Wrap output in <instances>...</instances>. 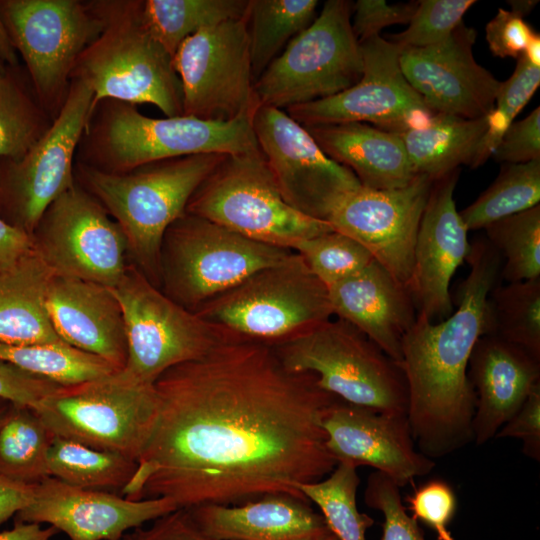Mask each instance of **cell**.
Returning <instances> with one entry per match:
<instances>
[{
  "label": "cell",
  "mask_w": 540,
  "mask_h": 540,
  "mask_svg": "<svg viewBox=\"0 0 540 540\" xmlns=\"http://www.w3.org/2000/svg\"><path fill=\"white\" fill-rule=\"evenodd\" d=\"M53 276L32 249L0 272V342L29 345L62 341L46 302Z\"/></svg>",
  "instance_id": "cell-29"
},
{
  "label": "cell",
  "mask_w": 540,
  "mask_h": 540,
  "mask_svg": "<svg viewBox=\"0 0 540 540\" xmlns=\"http://www.w3.org/2000/svg\"><path fill=\"white\" fill-rule=\"evenodd\" d=\"M361 47L352 29V4L328 0L254 83L259 105L286 110L336 95L361 78Z\"/></svg>",
  "instance_id": "cell-10"
},
{
  "label": "cell",
  "mask_w": 540,
  "mask_h": 540,
  "mask_svg": "<svg viewBox=\"0 0 540 540\" xmlns=\"http://www.w3.org/2000/svg\"><path fill=\"white\" fill-rule=\"evenodd\" d=\"M234 340L276 347L332 319L328 288L293 252L199 307Z\"/></svg>",
  "instance_id": "cell-6"
},
{
  "label": "cell",
  "mask_w": 540,
  "mask_h": 540,
  "mask_svg": "<svg viewBox=\"0 0 540 540\" xmlns=\"http://www.w3.org/2000/svg\"><path fill=\"white\" fill-rule=\"evenodd\" d=\"M317 6V0H249L244 20L254 81L313 22Z\"/></svg>",
  "instance_id": "cell-32"
},
{
  "label": "cell",
  "mask_w": 540,
  "mask_h": 540,
  "mask_svg": "<svg viewBox=\"0 0 540 540\" xmlns=\"http://www.w3.org/2000/svg\"><path fill=\"white\" fill-rule=\"evenodd\" d=\"M294 252L327 288L358 273L374 260L363 245L335 230L299 242Z\"/></svg>",
  "instance_id": "cell-41"
},
{
  "label": "cell",
  "mask_w": 540,
  "mask_h": 540,
  "mask_svg": "<svg viewBox=\"0 0 540 540\" xmlns=\"http://www.w3.org/2000/svg\"><path fill=\"white\" fill-rule=\"evenodd\" d=\"M226 156L188 155L120 174L75 161L74 177L120 225L130 261L159 288L160 249L166 230L186 213L194 192Z\"/></svg>",
  "instance_id": "cell-4"
},
{
  "label": "cell",
  "mask_w": 540,
  "mask_h": 540,
  "mask_svg": "<svg viewBox=\"0 0 540 540\" xmlns=\"http://www.w3.org/2000/svg\"><path fill=\"white\" fill-rule=\"evenodd\" d=\"M53 120L39 102L23 65L0 71V158L24 155Z\"/></svg>",
  "instance_id": "cell-31"
},
{
  "label": "cell",
  "mask_w": 540,
  "mask_h": 540,
  "mask_svg": "<svg viewBox=\"0 0 540 540\" xmlns=\"http://www.w3.org/2000/svg\"><path fill=\"white\" fill-rule=\"evenodd\" d=\"M475 40V29L461 22L436 45L401 50L406 81L434 113L477 119L494 108L501 82L475 60Z\"/></svg>",
  "instance_id": "cell-20"
},
{
  "label": "cell",
  "mask_w": 540,
  "mask_h": 540,
  "mask_svg": "<svg viewBox=\"0 0 540 540\" xmlns=\"http://www.w3.org/2000/svg\"><path fill=\"white\" fill-rule=\"evenodd\" d=\"M101 20L97 37L83 50L72 79L88 84L93 105L104 99L152 104L166 117L183 115V93L172 57L150 32L143 0H93Z\"/></svg>",
  "instance_id": "cell-5"
},
{
  "label": "cell",
  "mask_w": 540,
  "mask_h": 540,
  "mask_svg": "<svg viewBox=\"0 0 540 540\" xmlns=\"http://www.w3.org/2000/svg\"><path fill=\"white\" fill-rule=\"evenodd\" d=\"M458 175L459 169L433 181L414 246L409 287L418 313L434 322L452 313L450 281L470 250L454 200Z\"/></svg>",
  "instance_id": "cell-23"
},
{
  "label": "cell",
  "mask_w": 540,
  "mask_h": 540,
  "mask_svg": "<svg viewBox=\"0 0 540 540\" xmlns=\"http://www.w3.org/2000/svg\"><path fill=\"white\" fill-rule=\"evenodd\" d=\"M432 184L429 177L416 175L395 189L360 186L341 198L326 221L363 245L375 261L409 287L416 236Z\"/></svg>",
  "instance_id": "cell-19"
},
{
  "label": "cell",
  "mask_w": 540,
  "mask_h": 540,
  "mask_svg": "<svg viewBox=\"0 0 540 540\" xmlns=\"http://www.w3.org/2000/svg\"><path fill=\"white\" fill-rule=\"evenodd\" d=\"M539 85L540 67L532 65L523 55L518 57L513 74L501 82L494 108L487 115V130L479 145L473 168L481 166L492 156L507 128Z\"/></svg>",
  "instance_id": "cell-42"
},
{
  "label": "cell",
  "mask_w": 540,
  "mask_h": 540,
  "mask_svg": "<svg viewBox=\"0 0 540 540\" xmlns=\"http://www.w3.org/2000/svg\"><path fill=\"white\" fill-rule=\"evenodd\" d=\"M359 43L363 72L355 85L290 107L287 114L304 127L360 122L401 133L427 126L436 113L406 81L399 63L401 49L380 35Z\"/></svg>",
  "instance_id": "cell-17"
},
{
  "label": "cell",
  "mask_w": 540,
  "mask_h": 540,
  "mask_svg": "<svg viewBox=\"0 0 540 540\" xmlns=\"http://www.w3.org/2000/svg\"><path fill=\"white\" fill-rule=\"evenodd\" d=\"M186 213L292 251L299 242L334 230L285 201L261 151L227 155L194 192Z\"/></svg>",
  "instance_id": "cell-9"
},
{
  "label": "cell",
  "mask_w": 540,
  "mask_h": 540,
  "mask_svg": "<svg viewBox=\"0 0 540 540\" xmlns=\"http://www.w3.org/2000/svg\"><path fill=\"white\" fill-rule=\"evenodd\" d=\"M406 501L411 516L433 529L437 540H456L448 528L457 510V497L449 483L430 480L416 488Z\"/></svg>",
  "instance_id": "cell-45"
},
{
  "label": "cell",
  "mask_w": 540,
  "mask_h": 540,
  "mask_svg": "<svg viewBox=\"0 0 540 540\" xmlns=\"http://www.w3.org/2000/svg\"><path fill=\"white\" fill-rule=\"evenodd\" d=\"M12 402L6 399L0 398V426L7 416V413L11 407Z\"/></svg>",
  "instance_id": "cell-58"
},
{
  "label": "cell",
  "mask_w": 540,
  "mask_h": 540,
  "mask_svg": "<svg viewBox=\"0 0 540 540\" xmlns=\"http://www.w3.org/2000/svg\"><path fill=\"white\" fill-rule=\"evenodd\" d=\"M501 438L521 440L523 454L534 461H540V384L497 432L495 439Z\"/></svg>",
  "instance_id": "cell-50"
},
{
  "label": "cell",
  "mask_w": 540,
  "mask_h": 540,
  "mask_svg": "<svg viewBox=\"0 0 540 540\" xmlns=\"http://www.w3.org/2000/svg\"><path fill=\"white\" fill-rule=\"evenodd\" d=\"M333 315L353 325L386 355L402 359V343L418 310L411 290L373 260L328 288Z\"/></svg>",
  "instance_id": "cell-26"
},
{
  "label": "cell",
  "mask_w": 540,
  "mask_h": 540,
  "mask_svg": "<svg viewBox=\"0 0 540 540\" xmlns=\"http://www.w3.org/2000/svg\"><path fill=\"white\" fill-rule=\"evenodd\" d=\"M486 239L505 260L500 278L507 283L540 278V205L484 228Z\"/></svg>",
  "instance_id": "cell-40"
},
{
  "label": "cell",
  "mask_w": 540,
  "mask_h": 540,
  "mask_svg": "<svg viewBox=\"0 0 540 540\" xmlns=\"http://www.w3.org/2000/svg\"><path fill=\"white\" fill-rule=\"evenodd\" d=\"M0 15L39 102L55 119L79 56L101 31L100 18L81 0H0Z\"/></svg>",
  "instance_id": "cell-13"
},
{
  "label": "cell",
  "mask_w": 540,
  "mask_h": 540,
  "mask_svg": "<svg viewBox=\"0 0 540 540\" xmlns=\"http://www.w3.org/2000/svg\"><path fill=\"white\" fill-rule=\"evenodd\" d=\"M532 65L540 67V35L535 32L522 54Z\"/></svg>",
  "instance_id": "cell-56"
},
{
  "label": "cell",
  "mask_w": 540,
  "mask_h": 540,
  "mask_svg": "<svg viewBox=\"0 0 540 540\" xmlns=\"http://www.w3.org/2000/svg\"><path fill=\"white\" fill-rule=\"evenodd\" d=\"M156 416L131 500L167 497L178 508L242 505L269 494L307 498L297 486L337 461L323 420L339 401L311 373L284 367L273 347L220 343L153 383Z\"/></svg>",
  "instance_id": "cell-1"
},
{
  "label": "cell",
  "mask_w": 540,
  "mask_h": 540,
  "mask_svg": "<svg viewBox=\"0 0 540 540\" xmlns=\"http://www.w3.org/2000/svg\"><path fill=\"white\" fill-rule=\"evenodd\" d=\"M540 359V278L497 283L487 300L486 334Z\"/></svg>",
  "instance_id": "cell-36"
},
{
  "label": "cell",
  "mask_w": 540,
  "mask_h": 540,
  "mask_svg": "<svg viewBox=\"0 0 540 540\" xmlns=\"http://www.w3.org/2000/svg\"><path fill=\"white\" fill-rule=\"evenodd\" d=\"M322 425L327 447L337 462L370 466L400 488L435 467L434 460L418 450L405 414L383 413L339 400Z\"/></svg>",
  "instance_id": "cell-22"
},
{
  "label": "cell",
  "mask_w": 540,
  "mask_h": 540,
  "mask_svg": "<svg viewBox=\"0 0 540 540\" xmlns=\"http://www.w3.org/2000/svg\"><path fill=\"white\" fill-rule=\"evenodd\" d=\"M540 159L503 163L492 184L464 210L461 218L468 231L484 229L510 215L539 205Z\"/></svg>",
  "instance_id": "cell-38"
},
{
  "label": "cell",
  "mask_w": 540,
  "mask_h": 540,
  "mask_svg": "<svg viewBox=\"0 0 540 540\" xmlns=\"http://www.w3.org/2000/svg\"><path fill=\"white\" fill-rule=\"evenodd\" d=\"M249 0H143L144 20L173 58L196 32L230 20L244 19Z\"/></svg>",
  "instance_id": "cell-34"
},
{
  "label": "cell",
  "mask_w": 540,
  "mask_h": 540,
  "mask_svg": "<svg viewBox=\"0 0 540 540\" xmlns=\"http://www.w3.org/2000/svg\"><path fill=\"white\" fill-rule=\"evenodd\" d=\"M474 0H420L408 28L388 34V41L405 48H425L447 39L461 23Z\"/></svg>",
  "instance_id": "cell-43"
},
{
  "label": "cell",
  "mask_w": 540,
  "mask_h": 540,
  "mask_svg": "<svg viewBox=\"0 0 540 540\" xmlns=\"http://www.w3.org/2000/svg\"><path fill=\"white\" fill-rule=\"evenodd\" d=\"M31 249L30 236L11 227L0 218V272L11 267Z\"/></svg>",
  "instance_id": "cell-53"
},
{
  "label": "cell",
  "mask_w": 540,
  "mask_h": 540,
  "mask_svg": "<svg viewBox=\"0 0 540 540\" xmlns=\"http://www.w3.org/2000/svg\"><path fill=\"white\" fill-rule=\"evenodd\" d=\"M360 484L357 467L339 461L323 479L297 486L309 502L315 503L332 533L339 540H366L374 519L357 508Z\"/></svg>",
  "instance_id": "cell-39"
},
{
  "label": "cell",
  "mask_w": 540,
  "mask_h": 540,
  "mask_svg": "<svg viewBox=\"0 0 540 540\" xmlns=\"http://www.w3.org/2000/svg\"><path fill=\"white\" fill-rule=\"evenodd\" d=\"M53 434L138 460L156 416L152 385L112 375L60 386L34 408Z\"/></svg>",
  "instance_id": "cell-11"
},
{
  "label": "cell",
  "mask_w": 540,
  "mask_h": 540,
  "mask_svg": "<svg viewBox=\"0 0 540 540\" xmlns=\"http://www.w3.org/2000/svg\"><path fill=\"white\" fill-rule=\"evenodd\" d=\"M468 378L476 396L473 441L491 439L540 384V359L493 335L476 342L468 364Z\"/></svg>",
  "instance_id": "cell-24"
},
{
  "label": "cell",
  "mask_w": 540,
  "mask_h": 540,
  "mask_svg": "<svg viewBox=\"0 0 540 540\" xmlns=\"http://www.w3.org/2000/svg\"><path fill=\"white\" fill-rule=\"evenodd\" d=\"M199 530L214 540L338 539L306 499L269 494L237 506L186 508Z\"/></svg>",
  "instance_id": "cell-27"
},
{
  "label": "cell",
  "mask_w": 540,
  "mask_h": 540,
  "mask_svg": "<svg viewBox=\"0 0 540 540\" xmlns=\"http://www.w3.org/2000/svg\"><path fill=\"white\" fill-rule=\"evenodd\" d=\"M470 270L457 291V309L434 322L418 313L402 343L407 419L418 450L435 459L473 441L476 396L468 364L486 334L487 300L500 279L502 260L486 238L470 244Z\"/></svg>",
  "instance_id": "cell-2"
},
{
  "label": "cell",
  "mask_w": 540,
  "mask_h": 540,
  "mask_svg": "<svg viewBox=\"0 0 540 540\" xmlns=\"http://www.w3.org/2000/svg\"><path fill=\"white\" fill-rule=\"evenodd\" d=\"M119 540H214L195 525L186 508H179L152 521L149 527H138Z\"/></svg>",
  "instance_id": "cell-51"
},
{
  "label": "cell",
  "mask_w": 540,
  "mask_h": 540,
  "mask_svg": "<svg viewBox=\"0 0 540 540\" xmlns=\"http://www.w3.org/2000/svg\"><path fill=\"white\" fill-rule=\"evenodd\" d=\"M35 485L0 475V525L23 510L32 500Z\"/></svg>",
  "instance_id": "cell-52"
},
{
  "label": "cell",
  "mask_w": 540,
  "mask_h": 540,
  "mask_svg": "<svg viewBox=\"0 0 540 540\" xmlns=\"http://www.w3.org/2000/svg\"><path fill=\"white\" fill-rule=\"evenodd\" d=\"M335 540H339V539H335Z\"/></svg>",
  "instance_id": "cell-60"
},
{
  "label": "cell",
  "mask_w": 540,
  "mask_h": 540,
  "mask_svg": "<svg viewBox=\"0 0 540 540\" xmlns=\"http://www.w3.org/2000/svg\"><path fill=\"white\" fill-rule=\"evenodd\" d=\"M273 348L286 369L315 375L318 386L341 401L383 413H407L400 363L342 319H330Z\"/></svg>",
  "instance_id": "cell-7"
},
{
  "label": "cell",
  "mask_w": 540,
  "mask_h": 540,
  "mask_svg": "<svg viewBox=\"0 0 540 540\" xmlns=\"http://www.w3.org/2000/svg\"><path fill=\"white\" fill-rule=\"evenodd\" d=\"M49 476L83 489L122 490L133 478L138 463L122 454L98 450L53 436L47 455Z\"/></svg>",
  "instance_id": "cell-33"
},
{
  "label": "cell",
  "mask_w": 540,
  "mask_h": 540,
  "mask_svg": "<svg viewBox=\"0 0 540 540\" xmlns=\"http://www.w3.org/2000/svg\"><path fill=\"white\" fill-rule=\"evenodd\" d=\"M179 509L167 497L131 500L83 489L51 476L35 484L31 502L15 522L48 524L70 540H119L125 533Z\"/></svg>",
  "instance_id": "cell-21"
},
{
  "label": "cell",
  "mask_w": 540,
  "mask_h": 540,
  "mask_svg": "<svg viewBox=\"0 0 540 540\" xmlns=\"http://www.w3.org/2000/svg\"><path fill=\"white\" fill-rule=\"evenodd\" d=\"M305 128L327 156L352 171L362 187L395 189L416 177L397 133L360 122Z\"/></svg>",
  "instance_id": "cell-28"
},
{
  "label": "cell",
  "mask_w": 540,
  "mask_h": 540,
  "mask_svg": "<svg viewBox=\"0 0 540 540\" xmlns=\"http://www.w3.org/2000/svg\"><path fill=\"white\" fill-rule=\"evenodd\" d=\"M112 290L126 326L127 360L119 374L129 381L152 385L166 370L234 340L171 300L132 263Z\"/></svg>",
  "instance_id": "cell-12"
},
{
  "label": "cell",
  "mask_w": 540,
  "mask_h": 540,
  "mask_svg": "<svg viewBox=\"0 0 540 540\" xmlns=\"http://www.w3.org/2000/svg\"><path fill=\"white\" fill-rule=\"evenodd\" d=\"M485 31L486 40L493 55L516 59L524 53L535 33L522 17L501 8L487 23Z\"/></svg>",
  "instance_id": "cell-48"
},
{
  "label": "cell",
  "mask_w": 540,
  "mask_h": 540,
  "mask_svg": "<svg viewBox=\"0 0 540 540\" xmlns=\"http://www.w3.org/2000/svg\"><path fill=\"white\" fill-rule=\"evenodd\" d=\"M252 119L152 118L134 104L104 99L92 107L75 161L104 173L120 174L188 155L258 153Z\"/></svg>",
  "instance_id": "cell-3"
},
{
  "label": "cell",
  "mask_w": 540,
  "mask_h": 540,
  "mask_svg": "<svg viewBox=\"0 0 540 540\" xmlns=\"http://www.w3.org/2000/svg\"><path fill=\"white\" fill-rule=\"evenodd\" d=\"M47 309L59 338L122 370L127 360L125 319L112 288L76 278L53 276Z\"/></svg>",
  "instance_id": "cell-25"
},
{
  "label": "cell",
  "mask_w": 540,
  "mask_h": 540,
  "mask_svg": "<svg viewBox=\"0 0 540 540\" xmlns=\"http://www.w3.org/2000/svg\"><path fill=\"white\" fill-rule=\"evenodd\" d=\"M417 1L389 4L385 0H358L352 4V29L359 42L380 35L394 24H408L416 10Z\"/></svg>",
  "instance_id": "cell-46"
},
{
  "label": "cell",
  "mask_w": 540,
  "mask_h": 540,
  "mask_svg": "<svg viewBox=\"0 0 540 540\" xmlns=\"http://www.w3.org/2000/svg\"><path fill=\"white\" fill-rule=\"evenodd\" d=\"M30 238L55 276L114 288L132 263L120 225L76 181L45 209Z\"/></svg>",
  "instance_id": "cell-15"
},
{
  "label": "cell",
  "mask_w": 540,
  "mask_h": 540,
  "mask_svg": "<svg viewBox=\"0 0 540 540\" xmlns=\"http://www.w3.org/2000/svg\"><path fill=\"white\" fill-rule=\"evenodd\" d=\"M0 60L5 66L15 67L21 65L19 55L15 49L10 33L0 15Z\"/></svg>",
  "instance_id": "cell-55"
},
{
  "label": "cell",
  "mask_w": 540,
  "mask_h": 540,
  "mask_svg": "<svg viewBox=\"0 0 540 540\" xmlns=\"http://www.w3.org/2000/svg\"><path fill=\"white\" fill-rule=\"evenodd\" d=\"M57 533L51 526L42 528L36 523L15 522L12 529L0 532V540H51Z\"/></svg>",
  "instance_id": "cell-54"
},
{
  "label": "cell",
  "mask_w": 540,
  "mask_h": 540,
  "mask_svg": "<svg viewBox=\"0 0 540 540\" xmlns=\"http://www.w3.org/2000/svg\"><path fill=\"white\" fill-rule=\"evenodd\" d=\"M52 439L33 408L12 402L0 426V475L30 485L41 482L49 476Z\"/></svg>",
  "instance_id": "cell-35"
},
{
  "label": "cell",
  "mask_w": 540,
  "mask_h": 540,
  "mask_svg": "<svg viewBox=\"0 0 540 540\" xmlns=\"http://www.w3.org/2000/svg\"><path fill=\"white\" fill-rule=\"evenodd\" d=\"M60 386L0 360V398L34 408Z\"/></svg>",
  "instance_id": "cell-49"
},
{
  "label": "cell",
  "mask_w": 540,
  "mask_h": 540,
  "mask_svg": "<svg viewBox=\"0 0 540 540\" xmlns=\"http://www.w3.org/2000/svg\"><path fill=\"white\" fill-rule=\"evenodd\" d=\"M5 67L4 63L0 60V71H3Z\"/></svg>",
  "instance_id": "cell-59"
},
{
  "label": "cell",
  "mask_w": 540,
  "mask_h": 540,
  "mask_svg": "<svg viewBox=\"0 0 540 540\" xmlns=\"http://www.w3.org/2000/svg\"><path fill=\"white\" fill-rule=\"evenodd\" d=\"M0 360L61 386H72L120 371L106 360L63 341L29 345L0 342Z\"/></svg>",
  "instance_id": "cell-37"
},
{
  "label": "cell",
  "mask_w": 540,
  "mask_h": 540,
  "mask_svg": "<svg viewBox=\"0 0 540 540\" xmlns=\"http://www.w3.org/2000/svg\"><path fill=\"white\" fill-rule=\"evenodd\" d=\"M487 116L464 119L437 113L427 126L397 133L416 175L433 181L457 169L472 168L487 130Z\"/></svg>",
  "instance_id": "cell-30"
},
{
  "label": "cell",
  "mask_w": 540,
  "mask_h": 540,
  "mask_svg": "<svg viewBox=\"0 0 540 540\" xmlns=\"http://www.w3.org/2000/svg\"><path fill=\"white\" fill-rule=\"evenodd\" d=\"M294 251L248 239L185 213L166 230L160 249L159 289L195 312L253 273L280 263Z\"/></svg>",
  "instance_id": "cell-8"
},
{
  "label": "cell",
  "mask_w": 540,
  "mask_h": 540,
  "mask_svg": "<svg viewBox=\"0 0 540 540\" xmlns=\"http://www.w3.org/2000/svg\"><path fill=\"white\" fill-rule=\"evenodd\" d=\"M511 12L517 14L518 16L524 18L526 15L531 13L533 9L539 3L538 0H510L508 1Z\"/></svg>",
  "instance_id": "cell-57"
},
{
  "label": "cell",
  "mask_w": 540,
  "mask_h": 540,
  "mask_svg": "<svg viewBox=\"0 0 540 540\" xmlns=\"http://www.w3.org/2000/svg\"><path fill=\"white\" fill-rule=\"evenodd\" d=\"M87 83L72 79L45 135L24 155L0 158V218L31 236L45 209L75 184L76 152L93 107Z\"/></svg>",
  "instance_id": "cell-14"
},
{
  "label": "cell",
  "mask_w": 540,
  "mask_h": 540,
  "mask_svg": "<svg viewBox=\"0 0 540 540\" xmlns=\"http://www.w3.org/2000/svg\"><path fill=\"white\" fill-rule=\"evenodd\" d=\"M492 156L503 163L540 159V107L524 119L510 124Z\"/></svg>",
  "instance_id": "cell-47"
},
{
  "label": "cell",
  "mask_w": 540,
  "mask_h": 540,
  "mask_svg": "<svg viewBox=\"0 0 540 540\" xmlns=\"http://www.w3.org/2000/svg\"><path fill=\"white\" fill-rule=\"evenodd\" d=\"M172 63L182 86L183 115L226 122L253 117L260 106L244 19L189 36Z\"/></svg>",
  "instance_id": "cell-16"
},
{
  "label": "cell",
  "mask_w": 540,
  "mask_h": 540,
  "mask_svg": "<svg viewBox=\"0 0 540 540\" xmlns=\"http://www.w3.org/2000/svg\"><path fill=\"white\" fill-rule=\"evenodd\" d=\"M252 125L283 198L300 213L326 221L341 198L361 186L285 110L260 105Z\"/></svg>",
  "instance_id": "cell-18"
},
{
  "label": "cell",
  "mask_w": 540,
  "mask_h": 540,
  "mask_svg": "<svg viewBox=\"0 0 540 540\" xmlns=\"http://www.w3.org/2000/svg\"><path fill=\"white\" fill-rule=\"evenodd\" d=\"M364 501L383 516L382 540H426L418 521L407 513L400 487L383 473H370Z\"/></svg>",
  "instance_id": "cell-44"
}]
</instances>
